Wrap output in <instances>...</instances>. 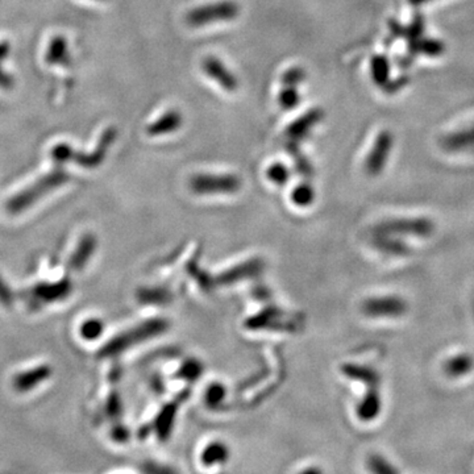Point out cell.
<instances>
[{"label":"cell","instance_id":"cb8c5ba5","mask_svg":"<svg viewBox=\"0 0 474 474\" xmlns=\"http://www.w3.org/2000/svg\"><path fill=\"white\" fill-rule=\"evenodd\" d=\"M268 178L277 184H285L289 180V170L282 164H274L268 169Z\"/></svg>","mask_w":474,"mask_h":474},{"label":"cell","instance_id":"7c38bea8","mask_svg":"<svg viewBox=\"0 0 474 474\" xmlns=\"http://www.w3.org/2000/svg\"><path fill=\"white\" fill-rule=\"evenodd\" d=\"M373 246L383 255L390 257H406L412 255V246L406 243V238L387 233H375Z\"/></svg>","mask_w":474,"mask_h":474},{"label":"cell","instance_id":"603a6c76","mask_svg":"<svg viewBox=\"0 0 474 474\" xmlns=\"http://www.w3.org/2000/svg\"><path fill=\"white\" fill-rule=\"evenodd\" d=\"M104 331V324L99 319H90L84 321L81 327V335L86 340H95L99 338Z\"/></svg>","mask_w":474,"mask_h":474},{"label":"cell","instance_id":"f546056e","mask_svg":"<svg viewBox=\"0 0 474 474\" xmlns=\"http://www.w3.org/2000/svg\"><path fill=\"white\" fill-rule=\"evenodd\" d=\"M431 0H410V3L412 4H424V3H429Z\"/></svg>","mask_w":474,"mask_h":474},{"label":"cell","instance_id":"e0dca14e","mask_svg":"<svg viewBox=\"0 0 474 474\" xmlns=\"http://www.w3.org/2000/svg\"><path fill=\"white\" fill-rule=\"evenodd\" d=\"M95 248H97V238L95 237L92 235L83 236L82 240L79 241V244L77 246L74 255H72L70 261H69V266L74 270L82 269L86 263L89 261V258L92 257Z\"/></svg>","mask_w":474,"mask_h":474},{"label":"cell","instance_id":"d6986e66","mask_svg":"<svg viewBox=\"0 0 474 474\" xmlns=\"http://www.w3.org/2000/svg\"><path fill=\"white\" fill-rule=\"evenodd\" d=\"M444 145L449 148L451 150H465L474 146V127L469 129L460 131L456 133H452L446 138Z\"/></svg>","mask_w":474,"mask_h":474},{"label":"cell","instance_id":"4316f807","mask_svg":"<svg viewBox=\"0 0 474 474\" xmlns=\"http://www.w3.org/2000/svg\"><path fill=\"white\" fill-rule=\"evenodd\" d=\"M226 395V390L224 387L219 385V383H215L209 387V390L206 392V401L210 404V406H215L221 402V399L224 398Z\"/></svg>","mask_w":474,"mask_h":474},{"label":"cell","instance_id":"52a82bcc","mask_svg":"<svg viewBox=\"0 0 474 474\" xmlns=\"http://www.w3.org/2000/svg\"><path fill=\"white\" fill-rule=\"evenodd\" d=\"M65 181H66L65 174H50V175L45 177L44 180L38 181L31 189H28L27 192L18 194L12 201H9L7 209L12 214H18L20 211L27 209L28 206H31L33 202H36L40 197L45 195L46 192H50L52 189H55L57 186H60Z\"/></svg>","mask_w":474,"mask_h":474},{"label":"cell","instance_id":"484cf974","mask_svg":"<svg viewBox=\"0 0 474 474\" xmlns=\"http://www.w3.org/2000/svg\"><path fill=\"white\" fill-rule=\"evenodd\" d=\"M306 78V74L301 67H292L282 75L283 86H298Z\"/></svg>","mask_w":474,"mask_h":474},{"label":"cell","instance_id":"ba28073f","mask_svg":"<svg viewBox=\"0 0 474 474\" xmlns=\"http://www.w3.org/2000/svg\"><path fill=\"white\" fill-rule=\"evenodd\" d=\"M392 137L387 132H381L375 143L372 152L368 155L365 162V170L370 175H378L383 170L387 162V157L392 152Z\"/></svg>","mask_w":474,"mask_h":474},{"label":"cell","instance_id":"ac0fdd59","mask_svg":"<svg viewBox=\"0 0 474 474\" xmlns=\"http://www.w3.org/2000/svg\"><path fill=\"white\" fill-rule=\"evenodd\" d=\"M228 448L226 447L221 443H212L210 446L204 448L203 455H202V461L204 465H219L224 464L228 460Z\"/></svg>","mask_w":474,"mask_h":474},{"label":"cell","instance_id":"8992f818","mask_svg":"<svg viewBox=\"0 0 474 474\" xmlns=\"http://www.w3.org/2000/svg\"><path fill=\"white\" fill-rule=\"evenodd\" d=\"M240 180L231 174H198L190 181L192 190L197 194H232L240 189Z\"/></svg>","mask_w":474,"mask_h":474},{"label":"cell","instance_id":"9a60e30c","mask_svg":"<svg viewBox=\"0 0 474 474\" xmlns=\"http://www.w3.org/2000/svg\"><path fill=\"white\" fill-rule=\"evenodd\" d=\"M182 115L178 111L172 110L165 112L160 118L153 121L148 129L149 136H162L167 133H173L182 126Z\"/></svg>","mask_w":474,"mask_h":474},{"label":"cell","instance_id":"277c9868","mask_svg":"<svg viewBox=\"0 0 474 474\" xmlns=\"http://www.w3.org/2000/svg\"><path fill=\"white\" fill-rule=\"evenodd\" d=\"M73 290V285L69 278H62L55 283H38L36 286L23 292V299L27 302L31 310H37L46 303L65 299Z\"/></svg>","mask_w":474,"mask_h":474},{"label":"cell","instance_id":"6da1fadb","mask_svg":"<svg viewBox=\"0 0 474 474\" xmlns=\"http://www.w3.org/2000/svg\"><path fill=\"white\" fill-rule=\"evenodd\" d=\"M436 224L427 216H399L385 220L377 226L375 233H387L403 238L426 240L434 236Z\"/></svg>","mask_w":474,"mask_h":474},{"label":"cell","instance_id":"7402d4cb","mask_svg":"<svg viewBox=\"0 0 474 474\" xmlns=\"http://www.w3.org/2000/svg\"><path fill=\"white\" fill-rule=\"evenodd\" d=\"M299 92L295 89V86H285L282 92H280L278 101L283 110H292L299 104Z\"/></svg>","mask_w":474,"mask_h":474},{"label":"cell","instance_id":"9c48e42d","mask_svg":"<svg viewBox=\"0 0 474 474\" xmlns=\"http://www.w3.org/2000/svg\"><path fill=\"white\" fill-rule=\"evenodd\" d=\"M443 373L451 380H461L474 372V356L469 352H457L448 356L443 363Z\"/></svg>","mask_w":474,"mask_h":474},{"label":"cell","instance_id":"5bb4252c","mask_svg":"<svg viewBox=\"0 0 474 474\" xmlns=\"http://www.w3.org/2000/svg\"><path fill=\"white\" fill-rule=\"evenodd\" d=\"M323 118V112L320 110H311L304 114L303 116L295 120L289 129L286 131V135L294 141L302 140L310 133L311 129L315 127L320 120Z\"/></svg>","mask_w":474,"mask_h":474},{"label":"cell","instance_id":"3957f363","mask_svg":"<svg viewBox=\"0 0 474 474\" xmlns=\"http://www.w3.org/2000/svg\"><path fill=\"white\" fill-rule=\"evenodd\" d=\"M238 13H240V7L236 1L224 0V1L204 4V6H199L197 9H192L186 15L184 20L190 27H206L214 23L233 20L238 16Z\"/></svg>","mask_w":474,"mask_h":474},{"label":"cell","instance_id":"5b68a950","mask_svg":"<svg viewBox=\"0 0 474 474\" xmlns=\"http://www.w3.org/2000/svg\"><path fill=\"white\" fill-rule=\"evenodd\" d=\"M165 329H166V323L164 320L146 321L144 324H141L140 327L132 329V331H128L118 338L111 340L110 343L101 349V356H112L115 353H120L121 351H124L126 348L135 344V343H140L145 338H149V336H155L157 334H161L162 331H165Z\"/></svg>","mask_w":474,"mask_h":474},{"label":"cell","instance_id":"7a4b0ae2","mask_svg":"<svg viewBox=\"0 0 474 474\" xmlns=\"http://www.w3.org/2000/svg\"><path fill=\"white\" fill-rule=\"evenodd\" d=\"M361 311L370 319L398 320L409 314L410 303L399 294H382L366 298Z\"/></svg>","mask_w":474,"mask_h":474},{"label":"cell","instance_id":"4fadbf2b","mask_svg":"<svg viewBox=\"0 0 474 474\" xmlns=\"http://www.w3.org/2000/svg\"><path fill=\"white\" fill-rule=\"evenodd\" d=\"M52 374V369L48 365L37 366L32 370L20 373L13 380V386L18 392H29L31 389L36 387L38 383L44 382Z\"/></svg>","mask_w":474,"mask_h":474},{"label":"cell","instance_id":"44dd1931","mask_svg":"<svg viewBox=\"0 0 474 474\" xmlns=\"http://www.w3.org/2000/svg\"><path fill=\"white\" fill-rule=\"evenodd\" d=\"M314 199H315V192L309 183H302L299 186H297L292 194V201L299 207L310 206Z\"/></svg>","mask_w":474,"mask_h":474},{"label":"cell","instance_id":"d4e9b609","mask_svg":"<svg viewBox=\"0 0 474 474\" xmlns=\"http://www.w3.org/2000/svg\"><path fill=\"white\" fill-rule=\"evenodd\" d=\"M372 70H373V77L374 79H375V82H385V79H386V77H387V70H389L387 61H386L383 57H377V58H374L373 65H372Z\"/></svg>","mask_w":474,"mask_h":474},{"label":"cell","instance_id":"ffe728a7","mask_svg":"<svg viewBox=\"0 0 474 474\" xmlns=\"http://www.w3.org/2000/svg\"><path fill=\"white\" fill-rule=\"evenodd\" d=\"M366 466H368V470L372 472V473L395 474L399 472L395 466L392 465L389 460H386L381 455H372V456H369Z\"/></svg>","mask_w":474,"mask_h":474},{"label":"cell","instance_id":"83f0119b","mask_svg":"<svg viewBox=\"0 0 474 474\" xmlns=\"http://www.w3.org/2000/svg\"><path fill=\"white\" fill-rule=\"evenodd\" d=\"M199 374H202V366L197 361L187 363L183 366L182 370L180 372V375H182L184 378H190V380L198 377Z\"/></svg>","mask_w":474,"mask_h":474},{"label":"cell","instance_id":"30bf717a","mask_svg":"<svg viewBox=\"0 0 474 474\" xmlns=\"http://www.w3.org/2000/svg\"><path fill=\"white\" fill-rule=\"evenodd\" d=\"M203 70L215 82H218L220 87H223L226 92H233L238 89V81L228 69L220 62L215 57H207L203 61Z\"/></svg>","mask_w":474,"mask_h":474},{"label":"cell","instance_id":"8fae6325","mask_svg":"<svg viewBox=\"0 0 474 474\" xmlns=\"http://www.w3.org/2000/svg\"><path fill=\"white\" fill-rule=\"evenodd\" d=\"M382 395L378 387H369L363 397V399L356 407V414L358 419L364 423H369L377 419L382 412Z\"/></svg>","mask_w":474,"mask_h":474},{"label":"cell","instance_id":"2e32d148","mask_svg":"<svg viewBox=\"0 0 474 474\" xmlns=\"http://www.w3.org/2000/svg\"><path fill=\"white\" fill-rule=\"evenodd\" d=\"M341 370L347 377L365 383L368 387H380L381 375L377 370H374L373 368L357 364H344L341 366Z\"/></svg>","mask_w":474,"mask_h":474},{"label":"cell","instance_id":"f1b7e54d","mask_svg":"<svg viewBox=\"0 0 474 474\" xmlns=\"http://www.w3.org/2000/svg\"><path fill=\"white\" fill-rule=\"evenodd\" d=\"M13 299H15V297H13V294L11 292V289L0 278V303L4 304L6 307H9L13 303Z\"/></svg>","mask_w":474,"mask_h":474}]
</instances>
